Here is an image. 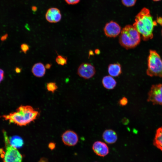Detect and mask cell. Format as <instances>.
Masks as SVG:
<instances>
[{
    "instance_id": "obj_28",
    "label": "cell",
    "mask_w": 162,
    "mask_h": 162,
    "mask_svg": "<svg viewBox=\"0 0 162 162\" xmlns=\"http://www.w3.org/2000/svg\"><path fill=\"white\" fill-rule=\"evenodd\" d=\"M52 64H51L47 63L46 64L45 66L46 68L47 69H49L50 68Z\"/></svg>"
},
{
    "instance_id": "obj_26",
    "label": "cell",
    "mask_w": 162,
    "mask_h": 162,
    "mask_svg": "<svg viewBox=\"0 0 162 162\" xmlns=\"http://www.w3.org/2000/svg\"><path fill=\"white\" fill-rule=\"evenodd\" d=\"M156 22L160 25H162V17H158L157 18Z\"/></svg>"
},
{
    "instance_id": "obj_22",
    "label": "cell",
    "mask_w": 162,
    "mask_h": 162,
    "mask_svg": "<svg viewBox=\"0 0 162 162\" xmlns=\"http://www.w3.org/2000/svg\"><path fill=\"white\" fill-rule=\"evenodd\" d=\"M128 103V100L125 97H123L121 98L119 101V104L122 106H124L126 105Z\"/></svg>"
},
{
    "instance_id": "obj_11",
    "label": "cell",
    "mask_w": 162,
    "mask_h": 162,
    "mask_svg": "<svg viewBox=\"0 0 162 162\" xmlns=\"http://www.w3.org/2000/svg\"><path fill=\"white\" fill-rule=\"evenodd\" d=\"M92 148L94 153L100 157H104L109 153L108 146L105 143L100 141L94 142L93 144Z\"/></svg>"
},
{
    "instance_id": "obj_29",
    "label": "cell",
    "mask_w": 162,
    "mask_h": 162,
    "mask_svg": "<svg viewBox=\"0 0 162 162\" xmlns=\"http://www.w3.org/2000/svg\"><path fill=\"white\" fill-rule=\"evenodd\" d=\"M21 69L20 68L17 67L15 68V71L17 73H20L21 72Z\"/></svg>"
},
{
    "instance_id": "obj_27",
    "label": "cell",
    "mask_w": 162,
    "mask_h": 162,
    "mask_svg": "<svg viewBox=\"0 0 162 162\" xmlns=\"http://www.w3.org/2000/svg\"><path fill=\"white\" fill-rule=\"evenodd\" d=\"M8 37V35L7 34H6L3 36H2L1 38V40L2 41H3L6 39Z\"/></svg>"
},
{
    "instance_id": "obj_14",
    "label": "cell",
    "mask_w": 162,
    "mask_h": 162,
    "mask_svg": "<svg viewBox=\"0 0 162 162\" xmlns=\"http://www.w3.org/2000/svg\"><path fill=\"white\" fill-rule=\"evenodd\" d=\"M102 83L105 88L111 90L115 88L116 86L117 82L112 76L109 75L105 76L103 78Z\"/></svg>"
},
{
    "instance_id": "obj_15",
    "label": "cell",
    "mask_w": 162,
    "mask_h": 162,
    "mask_svg": "<svg viewBox=\"0 0 162 162\" xmlns=\"http://www.w3.org/2000/svg\"><path fill=\"white\" fill-rule=\"evenodd\" d=\"M108 72L110 76H118L122 72L120 64L117 63L110 64L108 67Z\"/></svg>"
},
{
    "instance_id": "obj_4",
    "label": "cell",
    "mask_w": 162,
    "mask_h": 162,
    "mask_svg": "<svg viewBox=\"0 0 162 162\" xmlns=\"http://www.w3.org/2000/svg\"><path fill=\"white\" fill-rule=\"evenodd\" d=\"M146 74L151 77H162V59L160 55L155 50L149 51Z\"/></svg>"
},
{
    "instance_id": "obj_9",
    "label": "cell",
    "mask_w": 162,
    "mask_h": 162,
    "mask_svg": "<svg viewBox=\"0 0 162 162\" xmlns=\"http://www.w3.org/2000/svg\"><path fill=\"white\" fill-rule=\"evenodd\" d=\"M62 139L64 143L69 146H75L78 141L77 134L74 131L70 130L65 131L62 135Z\"/></svg>"
},
{
    "instance_id": "obj_32",
    "label": "cell",
    "mask_w": 162,
    "mask_h": 162,
    "mask_svg": "<svg viewBox=\"0 0 162 162\" xmlns=\"http://www.w3.org/2000/svg\"><path fill=\"white\" fill-rule=\"evenodd\" d=\"M152 0L154 2H158V1H161V0Z\"/></svg>"
},
{
    "instance_id": "obj_6",
    "label": "cell",
    "mask_w": 162,
    "mask_h": 162,
    "mask_svg": "<svg viewBox=\"0 0 162 162\" xmlns=\"http://www.w3.org/2000/svg\"><path fill=\"white\" fill-rule=\"evenodd\" d=\"M148 102L162 105V84L153 85L148 93Z\"/></svg>"
},
{
    "instance_id": "obj_21",
    "label": "cell",
    "mask_w": 162,
    "mask_h": 162,
    "mask_svg": "<svg viewBox=\"0 0 162 162\" xmlns=\"http://www.w3.org/2000/svg\"><path fill=\"white\" fill-rule=\"evenodd\" d=\"M20 48L22 51L24 53L26 54L29 50V46L28 44L25 43H23L21 45Z\"/></svg>"
},
{
    "instance_id": "obj_5",
    "label": "cell",
    "mask_w": 162,
    "mask_h": 162,
    "mask_svg": "<svg viewBox=\"0 0 162 162\" xmlns=\"http://www.w3.org/2000/svg\"><path fill=\"white\" fill-rule=\"evenodd\" d=\"M5 144V151L1 149L0 154L3 162H21L22 156L17 148L10 144L9 138L6 132L3 131Z\"/></svg>"
},
{
    "instance_id": "obj_23",
    "label": "cell",
    "mask_w": 162,
    "mask_h": 162,
    "mask_svg": "<svg viewBox=\"0 0 162 162\" xmlns=\"http://www.w3.org/2000/svg\"><path fill=\"white\" fill-rule=\"evenodd\" d=\"M64 1L69 4H74L78 3L80 0H64Z\"/></svg>"
},
{
    "instance_id": "obj_7",
    "label": "cell",
    "mask_w": 162,
    "mask_h": 162,
    "mask_svg": "<svg viewBox=\"0 0 162 162\" xmlns=\"http://www.w3.org/2000/svg\"><path fill=\"white\" fill-rule=\"evenodd\" d=\"M96 70L94 67L88 63H83L78 68L77 74L80 77L88 79L92 77L95 74Z\"/></svg>"
},
{
    "instance_id": "obj_31",
    "label": "cell",
    "mask_w": 162,
    "mask_h": 162,
    "mask_svg": "<svg viewBox=\"0 0 162 162\" xmlns=\"http://www.w3.org/2000/svg\"><path fill=\"white\" fill-rule=\"evenodd\" d=\"M95 52L96 54H98L99 53V50L98 49L96 50L95 51Z\"/></svg>"
},
{
    "instance_id": "obj_13",
    "label": "cell",
    "mask_w": 162,
    "mask_h": 162,
    "mask_svg": "<svg viewBox=\"0 0 162 162\" xmlns=\"http://www.w3.org/2000/svg\"><path fill=\"white\" fill-rule=\"evenodd\" d=\"M33 74L35 76L41 77L44 76L46 73V68L44 64L41 62L34 64L32 69Z\"/></svg>"
},
{
    "instance_id": "obj_10",
    "label": "cell",
    "mask_w": 162,
    "mask_h": 162,
    "mask_svg": "<svg viewBox=\"0 0 162 162\" xmlns=\"http://www.w3.org/2000/svg\"><path fill=\"white\" fill-rule=\"evenodd\" d=\"M45 17L48 22L55 23L59 22L62 19V14L60 10L57 8L52 7L48 9Z\"/></svg>"
},
{
    "instance_id": "obj_12",
    "label": "cell",
    "mask_w": 162,
    "mask_h": 162,
    "mask_svg": "<svg viewBox=\"0 0 162 162\" xmlns=\"http://www.w3.org/2000/svg\"><path fill=\"white\" fill-rule=\"evenodd\" d=\"M102 138L106 143L112 144L116 142L118 139V136L115 131L108 129L105 130L103 133Z\"/></svg>"
},
{
    "instance_id": "obj_34",
    "label": "cell",
    "mask_w": 162,
    "mask_h": 162,
    "mask_svg": "<svg viewBox=\"0 0 162 162\" xmlns=\"http://www.w3.org/2000/svg\"></svg>"
},
{
    "instance_id": "obj_3",
    "label": "cell",
    "mask_w": 162,
    "mask_h": 162,
    "mask_svg": "<svg viewBox=\"0 0 162 162\" xmlns=\"http://www.w3.org/2000/svg\"><path fill=\"white\" fill-rule=\"evenodd\" d=\"M140 41L141 35L133 25H126L122 29L119 42L124 48H133L140 44Z\"/></svg>"
},
{
    "instance_id": "obj_30",
    "label": "cell",
    "mask_w": 162,
    "mask_h": 162,
    "mask_svg": "<svg viewBox=\"0 0 162 162\" xmlns=\"http://www.w3.org/2000/svg\"><path fill=\"white\" fill-rule=\"evenodd\" d=\"M32 9L33 11L35 12L37 10V8L36 7L33 6L32 7Z\"/></svg>"
},
{
    "instance_id": "obj_25",
    "label": "cell",
    "mask_w": 162,
    "mask_h": 162,
    "mask_svg": "<svg viewBox=\"0 0 162 162\" xmlns=\"http://www.w3.org/2000/svg\"><path fill=\"white\" fill-rule=\"evenodd\" d=\"M48 147L50 149H53L55 147V144L53 142H50L49 144Z\"/></svg>"
},
{
    "instance_id": "obj_1",
    "label": "cell",
    "mask_w": 162,
    "mask_h": 162,
    "mask_svg": "<svg viewBox=\"0 0 162 162\" xmlns=\"http://www.w3.org/2000/svg\"><path fill=\"white\" fill-rule=\"evenodd\" d=\"M157 25L156 21L153 20L149 10L146 7L143 8L136 16L133 24L144 41L153 38L154 28Z\"/></svg>"
},
{
    "instance_id": "obj_17",
    "label": "cell",
    "mask_w": 162,
    "mask_h": 162,
    "mask_svg": "<svg viewBox=\"0 0 162 162\" xmlns=\"http://www.w3.org/2000/svg\"><path fill=\"white\" fill-rule=\"evenodd\" d=\"M9 138L10 144L14 148H20L23 145L22 139L19 136H13Z\"/></svg>"
},
{
    "instance_id": "obj_24",
    "label": "cell",
    "mask_w": 162,
    "mask_h": 162,
    "mask_svg": "<svg viewBox=\"0 0 162 162\" xmlns=\"http://www.w3.org/2000/svg\"><path fill=\"white\" fill-rule=\"evenodd\" d=\"M4 78V71L0 68V83L3 80Z\"/></svg>"
},
{
    "instance_id": "obj_18",
    "label": "cell",
    "mask_w": 162,
    "mask_h": 162,
    "mask_svg": "<svg viewBox=\"0 0 162 162\" xmlns=\"http://www.w3.org/2000/svg\"><path fill=\"white\" fill-rule=\"evenodd\" d=\"M56 61L58 64L63 66L67 64V58L61 55H58L56 58Z\"/></svg>"
},
{
    "instance_id": "obj_2",
    "label": "cell",
    "mask_w": 162,
    "mask_h": 162,
    "mask_svg": "<svg viewBox=\"0 0 162 162\" xmlns=\"http://www.w3.org/2000/svg\"><path fill=\"white\" fill-rule=\"evenodd\" d=\"M38 111L29 105H21L15 112L8 115H4L2 117L5 120L20 126H26L34 121L39 116Z\"/></svg>"
},
{
    "instance_id": "obj_33",
    "label": "cell",
    "mask_w": 162,
    "mask_h": 162,
    "mask_svg": "<svg viewBox=\"0 0 162 162\" xmlns=\"http://www.w3.org/2000/svg\"><path fill=\"white\" fill-rule=\"evenodd\" d=\"M161 34H162V31H161Z\"/></svg>"
},
{
    "instance_id": "obj_19",
    "label": "cell",
    "mask_w": 162,
    "mask_h": 162,
    "mask_svg": "<svg viewBox=\"0 0 162 162\" xmlns=\"http://www.w3.org/2000/svg\"><path fill=\"white\" fill-rule=\"evenodd\" d=\"M46 88L49 91L53 93L58 88V86L55 82H51L47 83Z\"/></svg>"
},
{
    "instance_id": "obj_16",
    "label": "cell",
    "mask_w": 162,
    "mask_h": 162,
    "mask_svg": "<svg viewBox=\"0 0 162 162\" xmlns=\"http://www.w3.org/2000/svg\"><path fill=\"white\" fill-rule=\"evenodd\" d=\"M153 144L162 151V127L157 130L153 141Z\"/></svg>"
},
{
    "instance_id": "obj_20",
    "label": "cell",
    "mask_w": 162,
    "mask_h": 162,
    "mask_svg": "<svg viewBox=\"0 0 162 162\" xmlns=\"http://www.w3.org/2000/svg\"><path fill=\"white\" fill-rule=\"evenodd\" d=\"M123 4L125 6L128 7H132L135 4L136 0H122Z\"/></svg>"
},
{
    "instance_id": "obj_8",
    "label": "cell",
    "mask_w": 162,
    "mask_h": 162,
    "mask_svg": "<svg viewBox=\"0 0 162 162\" xmlns=\"http://www.w3.org/2000/svg\"><path fill=\"white\" fill-rule=\"evenodd\" d=\"M121 28L116 22L111 21L107 23L104 28V31L106 35L109 37L115 38L120 33Z\"/></svg>"
}]
</instances>
